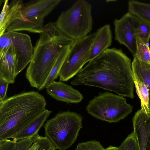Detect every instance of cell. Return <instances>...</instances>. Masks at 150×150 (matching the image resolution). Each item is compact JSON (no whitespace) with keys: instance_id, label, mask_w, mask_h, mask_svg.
<instances>
[{"instance_id":"1","label":"cell","mask_w":150,"mask_h":150,"mask_svg":"<svg viewBox=\"0 0 150 150\" xmlns=\"http://www.w3.org/2000/svg\"><path fill=\"white\" fill-rule=\"evenodd\" d=\"M70 83L100 88L123 97H134L131 60L121 49H107L89 62Z\"/></svg>"},{"instance_id":"2","label":"cell","mask_w":150,"mask_h":150,"mask_svg":"<svg viewBox=\"0 0 150 150\" xmlns=\"http://www.w3.org/2000/svg\"><path fill=\"white\" fill-rule=\"evenodd\" d=\"M75 41L63 34L55 22L44 25L26 71V77L31 86L38 90L42 85L60 52L71 47Z\"/></svg>"},{"instance_id":"3","label":"cell","mask_w":150,"mask_h":150,"mask_svg":"<svg viewBox=\"0 0 150 150\" xmlns=\"http://www.w3.org/2000/svg\"><path fill=\"white\" fill-rule=\"evenodd\" d=\"M47 102L38 91L22 92L0 103V140L13 138L46 110Z\"/></svg>"},{"instance_id":"4","label":"cell","mask_w":150,"mask_h":150,"mask_svg":"<svg viewBox=\"0 0 150 150\" xmlns=\"http://www.w3.org/2000/svg\"><path fill=\"white\" fill-rule=\"evenodd\" d=\"M83 118L80 114L75 112H60L44 125L45 136L56 149L66 150L76 140L83 127Z\"/></svg>"},{"instance_id":"5","label":"cell","mask_w":150,"mask_h":150,"mask_svg":"<svg viewBox=\"0 0 150 150\" xmlns=\"http://www.w3.org/2000/svg\"><path fill=\"white\" fill-rule=\"evenodd\" d=\"M92 6L85 0L76 1L70 8L61 13L55 24L67 37L75 40L84 38L92 29Z\"/></svg>"},{"instance_id":"6","label":"cell","mask_w":150,"mask_h":150,"mask_svg":"<svg viewBox=\"0 0 150 150\" xmlns=\"http://www.w3.org/2000/svg\"><path fill=\"white\" fill-rule=\"evenodd\" d=\"M61 0H33L24 4L7 32L25 31L40 34L45 18L54 10Z\"/></svg>"},{"instance_id":"7","label":"cell","mask_w":150,"mask_h":150,"mask_svg":"<svg viewBox=\"0 0 150 150\" xmlns=\"http://www.w3.org/2000/svg\"><path fill=\"white\" fill-rule=\"evenodd\" d=\"M133 108L123 96L109 91L99 93L90 100L86 108L88 113L94 117L109 123L125 118Z\"/></svg>"},{"instance_id":"8","label":"cell","mask_w":150,"mask_h":150,"mask_svg":"<svg viewBox=\"0 0 150 150\" xmlns=\"http://www.w3.org/2000/svg\"><path fill=\"white\" fill-rule=\"evenodd\" d=\"M97 32L75 40L59 74L61 81H67L76 75L86 63Z\"/></svg>"},{"instance_id":"9","label":"cell","mask_w":150,"mask_h":150,"mask_svg":"<svg viewBox=\"0 0 150 150\" xmlns=\"http://www.w3.org/2000/svg\"><path fill=\"white\" fill-rule=\"evenodd\" d=\"M6 47L11 48L16 55V77L32 59L33 49L30 38L27 34L16 31L5 32L0 36V49Z\"/></svg>"},{"instance_id":"10","label":"cell","mask_w":150,"mask_h":150,"mask_svg":"<svg viewBox=\"0 0 150 150\" xmlns=\"http://www.w3.org/2000/svg\"><path fill=\"white\" fill-rule=\"evenodd\" d=\"M139 18L128 12L114 21L115 39L125 45L135 55L137 49L136 30Z\"/></svg>"},{"instance_id":"11","label":"cell","mask_w":150,"mask_h":150,"mask_svg":"<svg viewBox=\"0 0 150 150\" xmlns=\"http://www.w3.org/2000/svg\"><path fill=\"white\" fill-rule=\"evenodd\" d=\"M132 124L139 150H150V112L138 110L133 118Z\"/></svg>"},{"instance_id":"12","label":"cell","mask_w":150,"mask_h":150,"mask_svg":"<svg viewBox=\"0 0 150 150\" xmlns=\"http://www.w3.org/2000/svg\"><path fill=\"white\" fill-rule=\"evenodd\" d=\"M47 93L54 99L69 103H78L83 98V95L72 86L55 80L46 87Z\"/></svg>"},{"instance_id":"13","label":"cell","mask_w":150,"mask_h":150,"mask_svg":"<svg viewBox=\"0 0 150 150\" xmlns=\"http://www.w3.org/2000/svg\"><path fill=\"white\" fill-rule=\"evenodd\" d=\"M17 62L16 55L10 47L0 49V79L14 83Z\"/></svg>"},{"instance_id":"14","label":"cell","mask_w":150,"mask_h":150,"mask_svg":"<svg viewBox=\"0 0 150 150\" xmlns=\"http://www.w3.org/2000/svg\"><path fill=\"white\" fill-rule=\"evenodd\" d=\"M97 34L89 51L87 62L99 56L108 48L112 42L110 25L107 24L96 31Z\"/></svg>"},{"instance_id":"15","label":"cell","mask_w":150,"mask_h":150,"mask_svg":"<svg viewBox=\"0 0 150 150\" xmlns=\"http://www.w3.org/2000/svg\"><path fill=\"white\" fill-rule=\"evenodd\" d=\"M4 1L0 16V36L5 33L7 28L16 18L23 6L22 0H13L9 3Z\"/></svg>"},{"instance_id":"16","label":"cell","mask_w":150,"mask_h":150,"mask_svg":"<svg viewBox=\"0 0 150 150\" xmlns=\"http://www.w3.org/2000/svg\"><path fill=\"white\" fill-rule=\"evenodd\" d=\"M51 111L46 110L17 133L12 138L15 141L30 138H33L43 125Z\"/></svg>"},{"instance_id":"17","label":"cell","mask_w":150,"mask_h":150,"mask_svg":"<svg viewBox=\"0 0 150 150\" xmlns=\"http://www.w3.org/2000/svg\"><path fill=\"white\" fill-rule=\"evenodd\" d=\"M132 68L134 79L143 82L150 93V64L133 56Z\"/></svg>"},{"instance_id":"18","label":"cell","mask_w":150,"mask_h":150,"mask_svg":"<svg viewBox=\"0 0 150 150\" xmlns=\"http://www.w3.org/2000/svg\"><path fill=\"white\" fill-rule=\"evenodd\" d=\"M129 12L150 25V4L135 0L128 2Z\"/></svg>"},{"instance_id":"19","label":"cell","mask_w":150,"mask_h":150,"mask_svg":"<svg viewBox=\"0 0 150 150\" xmlns=\"http://www.w3.org/2000/svg\"><path fill=\"white\" fill-rule=\"evenodd\" d=\"M71 47H68L65 48L60 52L47 78L42 85L38 89L39 91H41L46 88L59 76L60 71L69 52Z\"/></svg>"},{"instance_id":"20","label":"cell","mask_w":150,"mask_h":150,"mask_svg":"<svg viewBox=\"0 0 150 150\" xmlns=\"http://www.w3.org/2000/svg\"><path fill=\"white\" fill-rule=\"evenodd\" d=\"M134 79L137 93L141 101V109L146 112H149V90L143 82Z\"/></svg>"},{"instance_id":"21","label":"cell","mask_w":150,"mask_h":150,"mask_svg":"<svg viewBox=\"0 0 150 150\" xmlns=\"http://www.w3.org/2000/svg\"><path fill=\"white\" fill-rule=\"evenodd\" d=\"M30 147L29 142L25 139L18 141L8 139L0 140V150H28Z\"/></svg>"},{"instance_id":"22","label":"cell","mask_w":150,"mask_h":150,"mask_svg":"<svg viewBox=\"0 0 150 150\" xmlns=\"http://www.w3.org/2000/svg\"><path fill=\"white\" fill-rule=\"evenodd\" d=\"M139 60L150 64V49L139 38H137V49L135 55Z\"/></svg>"},{"instance_id":"23","label":"cell","mask_w":150,"mask_h":150,"mask_svg":"<svg viewBox=\"0 0 150 150\" xmlns=\"http://www.w3.org/2000/svg\"><path fill=\"white\" fill-rule=\"evenodd\" d=\"M136 35L144 43H148L150 38V25L139 18Z\"/></svg>"},{"instance_id":"24","label":"cell","mask_w":150,"mask_h":150,"mask_svg":"<svg viewBox=\"0 0 150 150\" xmlns=\"http://www.w3.org/2000/svg\"><path fill=\"white\" fill-rule=\"evenodd\" d=\"M118 148V150H139L137 142L133 132L127 137Z\"/></svg>"},{"instance_id":"25","label":"cell","mask_w":150,"mask_h":150,"mask_svg":"<svg viewBox=\"0 0 150 150\" xmlns=\"http://www.w3.org/2000/svg\"><path fill=\"white\" fill-rule=\"evenodd\" d=\"M105 149L99 141L91 140L79 143L75 150H105Z\"/></svg>"},{"instance_id":"26","label":"cell","mask_w":150,"mask_h":150,"mask_svg":"<svg viewBox=\"0 0 150 150\" xmlns=\"http://www.w3.org/2000/svg\"><path fill=\"white\" fill-rule=\"evenodd\" d=\"M54 145L46 136L42 137L41 146L39 150H56Z\"/></svg>"},{"instance_id":"27","label":"cell","mask_w":150,"mask_h":150,"mask_svg":"<svg viewBox=\"0 0 150 150\" xmlns=\"http://www.w3.org/2000/svg\"><path fill=\"white\" fill-rule=\"evenodd\" d=\"M9 84L7 82L0 79V103L6 98V97Z\"/></svg>"},{"instance_id":"28","label":"cell","mask_w":150,"mask_h":150,"mask_svg":"<svg viewBox=\"0 0 150 150\" xmlns=\"http://www.w3.org/2000/svg\"><path fill=\"white\" fill-rule=\"evenodd\" d=\"M42 137L38 134L33 137V144L28 150H39L41 146Z\"/></svg>"},{"instance_id":"29","label":"cell","mask_w":150,"mask_h":150,"mask_svg":"<svg viewBox=\"0 0 150 150\" xmlns=\"http://www.w3.org/2000/svg\"><path fill=\"white\" fill-rule=\"evenodd\" d=\"M105 150H118V148L117 146H110L105 148Z\"/></svg>"},{"instance_id":"30","label":"cell","mask_w":150,"mask_h":150,"mask_svg":"<svg viewBox=\"0 0 150 150\" xmlns=\"http://www.w3.org/2000/svg\"><path fill=\"white\" fill-rule=\"evenodd\" d=\"M149 110H150V93H149Z\"/></svg>"}]
</instances>
